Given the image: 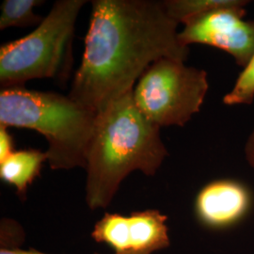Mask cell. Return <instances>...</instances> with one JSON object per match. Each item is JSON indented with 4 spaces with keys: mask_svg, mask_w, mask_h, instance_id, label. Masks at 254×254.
Returning <instances> with one entry per match:
<instances>
[{
    "mask_svg": "<svg viewBox=\"0 0 254 254\" xmlns=\"http://www.w3.org/2000/svg\"><path fill=\"white\" fill-rule=\"evenodd\" d=\"M85 0H59L27 36L0 47L2 88L25 86L32 79L54 78L69 57L74 26Z\"/></svg>",
    "mask_w": 254,
    "mask_h": 254,
    "instance_id": "cell-4",
    "label": "cell"
},
{
    "mask_svg": "<svg viewBox=\"0 0 254 254\" xmlns=\"http://www.w3.org/2000/svg\"><path fill=\"white\" fill-rule=\"evenodd\" d=\"M244 152L247 162L254 170V128L250 136H248Z\"/></svg>",
    "mask_w": 254,
    "mask_h": 254,
    "instance_id": "cell-15",
    "label": "cell"
},
{
    "mask_svg": "<svg viewBox=\"0 0 254 254\" xmlns=\"http://www.w3.org/2000/svg\"><path fill=\"white\" fill-rule=\"evenodd\" d=\"M13 152L12 136L7 131V127H0V162L5 160Z\"/></svg>",
    "mask_w": 254,
    "mask_h": 254,
    "instance_id": "cell-14",
    "label": "cell"
},
{
    "mask_svg": "<svg viewBox=\"0 0 254 254\" xmlns=\"http://www.w3.org/2000/svg\"><path fill=\"white\" fill-rule=\"evenodd\" d=\"M81 64L69 97L97 113L134 90L135 82L155 61L186 62L189 46L178 39L177 24L162 1H92Z\"/></svg>",
    "mask_w": 254,
    "mask_h": 254,
    "instance_id": "cell-1",
    "label": "cell"
},
{
    "mask_svg": "<svg viewBox=\"0 0 254 254\" xmlns=\"http://www.w3.org/2000/svg\"><path fill=\"white\" fill-rule=\"evenodd\" d=\"M0 254H45V253H41L37 250L34 249H29V250H23L21 248L19 249H12V250H9V249H0ZM113 254H117L114 253Z\"/></svg>",
    "mask_w": 254,
    "mask_h": 254,
    "instance_id": "cell-16",
    "label": "cell"
},
{
    "mask_svg": "<svg viewBox=\"0 0 254 254\" xmlns=\"http://www.w3.org/2000/svg\"><path fill=\"white\" fill-rule=\"evenodd\" d=\"M254 101V55L236 79L232 91L223 98L227 106L251 105Z\"/></svg>",
    "mask_w": 254,
    "mask_h": 254,
    "instance_id": "cell-12",
    "label": "cell"
},
{
    "mask_svg": "<svg viewBox=\"0 0 254 254\" xmlns=\"http://www.w3.org/2000/svg\"><path fill=\"white\" fill-rule=\"evenodd\" d=\"M96 115L69 95L31 91L25 86L0 91V127L27 128L44 135L48 142L47 162L55 171L85 169Z\"/></svg>",
    "mask_w": 254,
    "mask_h": 254,
    "instance_id": "cell-3",
    "label": "cell"
},
{
    "mask_svg": "<svg viewBox=\"0 0 254 254\" xmlns=\"http://www.w3.org/2000/svg\"><path fill=\"white\" fill-rule=\"evenodd\" d=\"M253 194L242 182L218 179L198 193L194 213L198 222L211 231H225L243 221L253 207Z\"/></svg>",
    "mask_w": 254,
    "mask_h": 254,
    "instance_id": "cell-8",
    "label": "cell"
},
{
    "mask_svg": "<svg viewBox=\"0 0 254 254\" xmlns=\"http://www.w3.org/2000/svg\"><path fill=\"white\" fill-rule=\"evenodd\" d=\"M47 161L46 152L27 149L14 151L0 162V178L13 186L21 200L27 199L28 187L40 176L44 163Z\"/></svg>",
    "mask_w": 254,
    "mask_h": 254,
    "instance_id": "cell-9",
    "label": "cell"
},
{
    "mask_svg": "<svg viewBox=\"0 0 254 254\" xmlns=\"http://www.w3.org/2000/svg\"><path fill=\"white\" fill-rule=\"evenodd\" d=\"M242 0H166L164 9L177 24H185L213 9L239 4Z\"/></svg>",
    "mask_w": 254,
    "mask_h": 254,
    "instance_id": "cell-10",
    "label": "cell"
},
{
    "mask_svg": "<svg viewBox=\"0 0 254 254\" xmlns=\"http://www.w3.org/2000/svg\"><path fill=\"white\" fill-rule=\"evenodd\" d=\"M168 155L160 127L137 109L133 90L111 101L97 112L87 150V205L107 208L130 173L154 176Z\"/></svg>",
    "mask_w": 254,
    "mask_h": 254,
    "instance_id": "cell-2",
    "label": "cell"
},
{
    "mask_svg": "<svg viewBox=\"0 0 254 254\" xmlns=\"http://www.w3.org/2000/svg\"><path fill=\"white\" fill-rule=\"evenodd\" d=\"M185 63L170 58L155 61L133 90L137 109L157 127H184L203 104L207 73Z\"/></svg>",
    "mask_w": 254,
    "mask_h": 254,
    "instance_id": "cell-5",
    "label": "cell"
},
{
    "mask_svg": "<svg viewBox=\"0 0 254 254\" xmlns=\"http://www.w3.org/2000/svg\"><path fill=\"white\" fill-rule=\"evenodd\" d=\"M25 232L18 222L13 219L4 218L0 225L1 249H19L25 241Z\"/></svg>",
    "mask_w": 254,
    "mask_h": 254,
    "instance_id": "cell-13",
    "label": "cell"
},
{
    "mask_svg": "<svg viewBox=\"0 0 254 254\" xmlns=\"http://www.w3.org/2000/svg\"><path fill=\"white\" fill-rule=\"evenodd\" d=\"M43 3L39 0H5L1 5L0 29L40 25L42 17L33 9Z\"/></svg>",
    "mask_w": 254,
    "mask_h": 254,
    "instance_id": "cell-11",
    "label": "cell"
},
{
    "mask_svg": "<svg viewBox=\"0 0 254 254\" xmlns=\"http://www.w3.org/2000/svg\"><path fill=\"white\" fill-rule=\"evenodd\" d=\"M168 217L156 209L134 212L128 217L106 213L96 222L91 238L117 254H152L171 246Z\"/></svg>",
    "mask_w": 254,
    "mask_h": 254,
    "instance_id": "cell-7",
    "label": "cell"
},
{
    "mask_svg": "<svg viewBox=\"0 0 254 254\" xmlns=\"http://www.w3.org/2000/svg\"><path fill=\"white\" fill-rule=\"evenodd\" d=\"M250 1L213 9L184 24L178 32L183 46L200 44L213 46L231 55L245 68L254 55V20L244 19Z\"/></svg>",
    "mask_w": 254,
    "mask_h": 254,
    "instance_id": "cell-6",
    "label": "cell"
}]
</instances>
